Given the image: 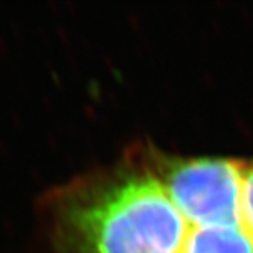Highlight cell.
I'll list each match as a JSON object with an SVG mask.
<instances>
[{"label": "cell", "mask_w": 253, "mask_h": 253, "mask_svg": "<svg viewBox=\"0 0 253 253\" xmlns=\"http://www.w3.org/2000/svg\"><path fill=\"white\" fill-rule=\"evenodd\" d=\"M243 226L253 238V164L249 162L243 180Z\"/></svg>", "instance_id": "4"}, {"label": "cell", "mask_w": 253, "mask_h": 253, "mask_svg": "<svg viewBox=\"0 0 253 253\" xmlns=\"http://www.w3.org/2000/svg\"><path fill=\"white\" fill-rule=\"evenodd\" d=\"M142 150L189 223L243 226V180L247 162L169 157L154 150Z\"/></svg>", "instance_id": "2"}, {"label": "cell", "mask_w": 253, "mask_h": 253, "mask_svg": "<svg viewBox=\"0 0 253 253\" xmlns=\"http://www.w3.org/2000/svg\"><path fill=\"white\" fill-rule=\"evenodd\" d=\"M185 253H253V238L244 226H200L191 223Z\"/></svg>", "instance_id": "3"}, {"label": "cell", "mask_w": 253, "mask_h": 253, "mask_svg": "<svg viewBox=\"0 0 253 253\" xmlns=\"http://www.w3.org/2000/svg\"><path fill=\"white\" fill-rule=\"evenodd\" d=\"M52 208L58 253H185L191 232L143 150L61 189Z\"/></svg>", "instance_id": "1"}]
</instances>
